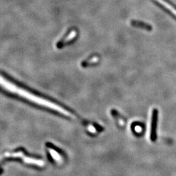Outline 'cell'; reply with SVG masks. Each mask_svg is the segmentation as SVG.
I'll use <instances>...</instances> for the list:
<instances>
[{"label": "cell", "instance_id": "1", "mask_svg": "<svg viewBox=\"0 0 176 176\" xmlns=\"http://www.w3.org/2000/svg\"><path fill=\"white\" fill-rule=\"evenodd\" d=\"M0 86L5 89L6 91H9V92L16 94V95L22 97L27 99V100L31 101L32 103L38 104V105L53 110L58 112L60 114H62L67 117L73 116L71 112H68L63 107L50 101L47 100L44 98L34 95V94L30 93L29 91H27L24 89L18 87L14 84L7 80L5 78H4L3 76L1 75H0Z\"/></svg>", "mask_w": 176, "mask_h": 176}, {"label": "cell", "instance_id": "2", "mask_svg": "<svg viewBox=\"0 0 176 176\" xmlns=\"http://www.w3.org/2000/svg\"><path fill=\"white\" fill-rule=\"evenodd\" d=\"M157 112H153V116L152 123H151V134H150V138L152 141H155L156 140L157 134H156V128H157Z\"/></svg>", "mask_w": 176, "mask_h": 176}, {"label": "cell", "instance_id": "3", "mask_svg": "<svg viewBox=\"0 0 176 176\" xmlns=\"http://www.w3.org/2000/svg\"><path fill=\"white\" fill-rule=\"evenodd\" d=\"M48 149H49V152L51 155V156L52 157V158L54 159L56 162H58L59 163H61L63 161L62 157L61 156V155H60L58 151L57 150L55 149L54 148H53V147L52 146L51 144H48Z\"/></svg>", "mask_w": 176, "mask_h": 176}, {"label": "cell", "instance_id": "4", "mask_svg": "<svg viewBox=\"0 0 176 176\" xmlns=\"http://www.w3.org/2000/svg\"><path fill=\"white\" fill-rule=\"evenodd\" d=\"M75 36H76V32L75 31H73V32H71L69 34H68L67 37H66V38L65 37V39H63L62 42H61V46H62L63 45H65L66 44V42H68L71 41V40H73L74 38L75 37Z\"/></svg>", "mask_w": 176, "mask_h": 176}, {"label": "cell", "instance_id": "5", "mask_svg": "<svg viewBox=\"0 0 176 176\" xmlns=\"http://www.w3.org/2000/svg\"><path fill=\"white\" fill-rule=\"evenodd\" d=\"M132 24L134 25V26L136 27H142V28H146V29H149V28L150 27L149 25L147 24H145L144 22H138V21H132Z\"/></svg>", "mask_w": 176, "mask_h": 176}, {"label": "cell", "instance_id": "6", "mask_svg": "<svg viewBox=\"0 0 176 176\" xmlns=\"http://www.w3.org/2000/svg\"><path fill=\"white\" fill-rule=\"evenodd\" d=\"M88 131H90V132H93V133H95V132H96V129H95V127H94L93 125L88 126Z\"/></svg>", "mask_w": 176, "mask_h": 176}, {"label": "cell", "instance_id": "7", "mask_svg": "<svg viewBox=\"0 0 176 176\" xmlns=\"http://www.w3.org/2000/svg\"><path fill=\"white\" fill-rule=\"evenodd\" d=\"M134 130L136 132H141L142 131V128L140 126H136L134 127Z\"/></svg>", "mask_w": 176, "mask_h": 176}]
</instances>
